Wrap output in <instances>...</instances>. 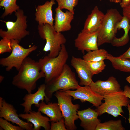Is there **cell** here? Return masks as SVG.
Here are the masks:
<instances>
[{"instance_id":"obj_1","label":"cell","mask_w":130,"mask_h":130,"mask_svg":"<svg viewBox=\"0 0 130 130\" xmlns=\"http://www.w3.org/2000/svg\"><path fill=\"white\" fill-rule=\"evenodd\" d=\"M18 71L13 77L12 83L19 88L26 90L28 93L36 88L38 80L45 77L38 62L28 57Z\"/></svg>"},{"instance_id":"obj_2","label":"cell","mask_w":130,"mask_h":130,"mask_svg":"<svg viewBox=\"0 0 130 130\" xmlns=\"http://www.w3.org/2000/svg\"><path fill=\"white\" fill-rule=\"evenodd\" d=\"M45 84L46 98L45 100L46 103L50 101L53 94L56 91L76 89L80 85L75 73L66 63L59 75Z\"/></svg>"},{"instance_id":"obj_3","label":"cell","mask_w":130,"mask_h":130,"mask_svg":"<svg viewBox=\"0 0 130 130\" xmlns=\"http://www.w3.org/2000/svg\"><path fill=\"white\" fill-rule=\"evenodd\" d=\"M69 56L65 45L62 44L58 56L51 57L48 55L39 60L38 62L41 70L45 75V84L48 83L61 73L65 65L66 64Z\"/></svg>"},{"instance_id":"obj_4","label":"cell","mask_w":130,"mask_h":130,"mask_svg":"<svg viewBox=\"0 0 130 130\" xmlns=\"http://www.w3.org/2000/svg\"><path fill=\"white\" fill-rule=\"evenodd\" d=\"M37 29L40 37L46 41L43 51H49L48 55L50 57L58 56L61 50L62 45L66 42V39L64 36L61 32L56 31L54 26L49 24L39 25Z\"/></svg>"},{"instance_id":"obj_5","label":"cell","mask_w":130,"mask_h":130,"mask_svg":"<svg viewBox=\"0 0 130 130\" xmlns=\"http://www.w3.org/2000/svg\"><path fill=\"white\" fill-rule=\"evenodd\" d=\"M123 16L116 9L108 10L98 31L97 44L99 47L105 43H111L116 37L117 26Z\"/></svg>"},{"instance_id":"obj_6","label":"cell","mask_w":130,"mask_h":130,"mask_svg":"<svg viewBox=\"0 0 130 130\" xmlns=\"http://www.w3.org/2000/svg\"><path fill=\"white\" fill-rule=\"evenodd\" d=\"M54 95L57 100L67 130H76L75 122L79 119L77 111L80 105L78 104H73L72 97L61 90L56 92Z\"/></svg>"},{"instance_id":"obj_7","label":"cell","mask_w":130,"mask_h":130,"mask_svg":"<svg viewBox=\"0 0 130 130\" xmlns=\"http://www.w3.org/2000/svg\"><path fill=\"white\" fill-rule=\"evenodd\" d=\"M103 97L105 102L95 110L98 116L107 113L115 117L123 116L121 114L124 113L122 107L127 106L130 104V100L123 91L108 93Z\"/></svg>"},{"instance_id":"obj_8","label":"cell","mask_w":130,"mask_h":130,"mask_svg":"<svg viewBox=\"0 0 130 130\" xmlns=\"http://www.w3.org/2000/svg\"><path fill=\"white\" fill-rule=\"evenodd\" d=\"M15 13L17 17L15 22H5L7 30L0 29V36L2 38L16 40L20 42L23 38L30 34L26 30L27 27V17L24 14L23 10L20 8Z\"/></svg>"},{"instance_id":"obj_9","label":"cell","mask_w":130,"mask_h":130,"mask_svg":"<svg viewBox=\"0 0 130 130\" xmlns=\"http://www.w3.org/2000/svg\"><path fill=\"white\" fill-rule=\"evenodd\" d=\"M20 42L17 40H11L12 50L11 54L8 57L0 60V65L6 67L7 71H10L13 67L18 71L25 59L37 48V46L35 45L28 48H25L19 45Z\"/></svg>"},{"instance_id":"obj_10","label":"cell","mask_w":130,"mask_h":130,"mask_svg":"<svg viewBox=\"0 0 130 130\" xmlns=\"http://www.w3.org/2000/svg\"><path fill=\"white\" fill-rule=\"evenodd\" d=\"M62 90L72 96L74 100L79 99L82 102L88 101L96 108L100 106L102 103V101L104 100L103 96L95 92L89 86L83 87L79 85L75 91Z\"/></svg>"},{"instance_id":"obj_11","label":"cell","mask_w":130,"mask_h":130,"mask_svg":"<svg viewBox=\"0 0 130 130\" xmlns=\"http://www.w3.org/2000/svg\"><path fill=\"white\" fill-rule=\"evenodd\" d=\"M17 112V110L12 105L4 99L2 106L0 108V117L11 122L13 124H16L23 130H33V124L21 119Z\"/></svg>"},{"instance_id":"obj_12","label":"cell","mask_w":130,"mask_h":130,"mask_svg":"<svg viewBox=\"0 0 130 130\" xmlns=\"http://www.w3.org/2000/svg\"><path fill=\"white\" fill-rule=\"evenodd\" d=\"M98 32L92 33L81 32L74 40L75 47L83 54L85 51L88 52L98 49Z\"/></svg>"},{"instance_id":"obj_13","label":"cell","mask_w":130,"mask_h":130,"mask_svg":"<svg viewBox=\"0 0 130 130\" xmlns=\"http://www.w3.org/2000/svg\"><path fill=\"white\" fill-rule=\"evenodd\" d=\"M95 92L102 96L116 92H123L120 84L116 78L111 76L105 81L100 80L93 81L89 85Z\"/></svg>"},{"instance_id":"obj_14","label":"cell","mask_w":130,"mask_h":130,"mask_svg":"<svg viewBox=\"0 0 130 130\" xmlns=\"http://www.w3.org/2000/svg\"><path fill=\"white\" fill-rule=\"evenodd\" d=\"M71 65L75 69L80 79L79 84L89 86L93 81V75L83 59L73 56L71 60Z\"/></svg>"},{"instance_id":"obj_15","label":"cell","mask_w":130,"mask_h":130,"mask_svg":"<svg viewBox=\"0 0 130 130\" xmlns=\"http://www.w3.org/2000/svg\"><path fill=\"white\" fill-rule=\"evenodd\" d=\"M55 0L47 1L44 4L38 5L36 7L35 19L39 25L48 24L54 26V19L53 17L52 8V6L56 4Z\"/></svg>"},{"instance_id":"obj_16","label":"cell","mask_w":130,"mask_h":130,"mask_svg":"<svg viewBox=\"0 0 130 130\" xmlns=\"http://www.w3.org/2000/svg\"><path fill=\"white\" fill-rule=\"evenodd\" d=\"M45 87L46 84H42L34 93H28L25 95L23 98L24 102L20 104L24 108V113H28L32 111L31 107L33 104L38 108L39 107L40 102L44 101L46 98Z\"/></svg>"},{"instance_id":"obj_17","label":"cell","mask_w":130,"mask_h":130,"mask_svg":"<svg viewBox=\"0 0 130 130\" xmlns=\"http://www.w3.org/2000/svg\"><path fill=\"white\" fill-rule=\"evenodd\" d=\"M19 116L22 119L32 123L33 126V130H40L42 127L45 130H50V118L42 115L39 111H32L28 113H20L19 114Z\"/></svg>"},{"instance_id":"obj_18","label":"cell","mask_w":130,"mask_h":130,"mask_svg":"<svg viewBox=\"0 0 130 130\" xmlns=\"http://www.w3.org/2000/svg\"><path fill=\"white\" fill-rule=\"evenodd\" d=\"M77 114L81 121L80 126L85 130H95L98 125L101 122L98 118V114L95 110L90 108L78 110Z\"/></svg>"},{"instance_id":"obj_19","label":"cell","mask_w":130,"mask_h":130,"mask_svg":"<svg viewBox=\"0 0 130 130\" xmlns=\"http://www.w3.org/2000/svg\"><path fill=\"white\" fill-rule=\"evenodd\" d=\"M55 11L54 27L55 31L61 32L70 30L71 28V23L74 19V14L68 10L64 12L58 7L55 9Z\"/></svg>"},{"instance_id":"obj_20","label":"cell","mask_w":130,"mask_h":130,"mask_svg":"<svg viewBox=\"0 0 130 130\" xmlns=\"http://www.w3.org/2000/svg\"><path fill=\"white\" fill-rule=\"evenodd\" d=\"M105 14L96 6L88 16L81 32L92 33L98 32L103 22Z\"/></svg>"},{"instance_id":"obj_21","label":"cell","mask_w":130,"mask_h":130,"mask_svg":"<svg viewBox=\"0 0 130 130\" xmlns=\"http://www.w3.org/2000/svg\"><path fill=\"white\" fill-rule=\"evenodd\" d=\"M39 104L38 110L49 117L51 122H57L63 117L58 103L49 102L46 104L43 101Z\"/></svg>"},{"instance_id":"obj_22","label":"cell","mask_w":130,"mask_h":130,"mask_svg":"<svg viewBox=\"0 0 130 130\" xmlns=\"http://www.w3.org/2000/svg\"><path fill=\"white\" fill-rule=\"evenodd\" d=\"M123 16L122 19L117 25V30L123 29L124 34L120 38H117L115 37L114 38L111 43L114 46L119 47L124 46L128 43L129 40L128 32L130 29V26L126 18Z\"/></svg>"},{"instance_id":"obj_23","label":"cell","mask_w":130,"mask_h":130,"mask_svg":"<svg viewBox=\"0 0 130 130\" xmlns=\"http://www.w3.org/2000/svg\"><path fill=\"white\" fill-rule=\"evenodd\" d=\"M106 59L111 63L115 69L125 72L130 73V59L120 57H115L108 53Z\"/></svg>"},{"instance_id":"obj_24","label":"cell","mask_w":130,"mask_h":130,"mask_svg":"<svg viewBox=\"0 0 130 130\" xmlns=\"http://www.w3.org/2000/svg\"><path fill=\"white\" fill-rule=\"evenodd\" d=\"M108 53L104 49H98L88 52L83 56V59L87 61H104L106 59Z\"/></svg>"},{"instance_id":"obj_25","label":"cell","mask_w":130,"mask_h":130,"mask_svg":"<svg viewBox=\"0 0 130 130\" xmlns=\"http://www.w3.org/2000/svg\"><path fill=\"white\" fill-rule=\"evenodd\" d=\"M121 120H110L103 123H100L95 130H124Z\"/></svg>"},{"instance_id":"obj_26","label":"cell","mask_w":130,"mask_h":130,"mask_svg":"<svg viewBox=\"0 0 130 130\" xmlns=\"http://www.w3.org/2000/svg\"><path fill=\"white\" fill-rule=\"evenodd\" d=\"M17 0H3L0 2V6L3 7L4 11L1 17L4 18L13 12H15L20 9L19 6L16 4Z\"/></svg>"},{"instance_id":"obj_27","label":"cell","mask_w":130,"mask_h":130,"mask_svg":"<svg viewBox=\"0 0 130 130\" xmlns=\"http://www.w3.org/2000/svg\"><path fill=\"white\" fill-rule=\"evenodd\" d=\"M85 61L93 75L101 72L106 66V65L104 61L98 62Z\"/></svg>"},{"instance_id":"obj_28","label":"cell","mask_w":130,"mask_h":130,"mask_svg":"<svg viewBox=\"0 0 130 130\" xmlns=\"http://www.w3.org/2000/svg\"><path fill=\"white\" fill-rule=\"evenodd\" d=\"M58 6L62 10L65 9L74 14V8L78 2V0H55Z\"/></svg>"},{"instance_id":"obj_29","label":"cell","mask_w":130,"mask_h":130,"mask_svg":"<svg viewBox=\"0 0 130 130\" xmlns=\"http://www.w3.org/2000/svg\"><path fill=\"white\" fill-rule=\"evenodd\" d=\"M12 48L11 40L6 38H3L0 41V54L8 52H11Z\"/></svg>"},{"instance_id":"obj_30","label":"cell","mask_w":130,"mask_h":130,"mask_svg":"<svg viewBox=\"0 0 130 130\" xmlns=\"http://www.w3.org/2000/svg\"><path fill=\"white\" fill-rule=\"evenodd\" d=\"M0 126L5 130H23L19 126H15L10 123L9 121L0 117Z\"/></svg>"},{"instance_id":"obj_31","label":"cell","mask_w":130,"mask_h":130,"mask_svg":"<svg viewBox=\"0 0 130 130\" xmlns=\"http://www.w3.org/2000/svg\"><path fill=\"white\" fill-rule=\"evenodd\" d=\"M50 130H67L65 124V120L63 117L57 122H51Z\"/></svg>"},{"instance_id":"obj_32","label":"cell","mask_w":130,"mask_h":130,"mask_svg":"<svg viewBox=\"0 0 130 130\" xmlns=\"http://www.w3.org/2000/svg\"><path fill=\"white\" fill-rule=\"evenodd\" d=\"M123 14L127 19L130 28V6L123 8Z\"/></svg>"},{"instance_id":"obj_33","label":"cell","mask_w":130,"mask_h":130,"mask_svg":"<svg viewBox=\"0 0 130 130\" xmlns=\"http://www.w3.org/2000/svg\"><path fill=\"white\" fill-rule=\"evenodd\" d=\"M120 6L122 8L130 6V0H121Z\"/></svg>"},{"instance_id":"obj_34","label":"cell","mask_w":130,"mask_h":130,"mask_svg":"<svg viewBox=\"0 0 130 130\" xmlns=\"http://www.w3.org/2000/svg\"><path fill=\"white\" fill-rule=\"evenodd\" d=\"M123 92L124 94L130 99V87L128 85H126L124 88Z\"/></svg>"},{"instance_id":"obj_35","label":"cell","mask_w":130,"mask_h":130,"mask_svg":"<svg viewBox=\"0 0 130 130\" xmlns=\"http://www.w3.org/2000/svg\"><path fill=\"white\" fill-rule=\"evenodd\" d=\"M119 57L130 59V46L128 50L124 53Z\"/></svg>"},{"instance_id":"obj_36","label":"cell","mask_w":130,"mask_h":130,"mask_svg":"<svg viewBox=\"0 0 130 130\" xmlns=\"http://www.w3.org/2000/svg\"><path fill=\"white\" fill-rule=\"evenodd\" d=\"M129 112V118L128 119L129 122L130 124V105L129 104L127 106Z\"/></svg>"},{"instance_id":"obj_37","label":"cell","mask_w":130,"mask_h":130,"mask_svg":"<svg viewBox=\"0 0 130 130\" xmlns=\"http://www.w3.org/2000/svg\"><path fill=\"white\" fill-rule=\"evenodd\" d=\"M110 2L115 3H120L121 0H109Z\"/></svg>"},{"instance_id":"obj_38","label":"cell","mask_w":130,"mask_h":130,"mask_svg":"<svg viewBox=\"0 0 130 130\" xmlns=\"http://www.w3.org/2000/svg\"><path fill=\"white\" fill-rule=\"evenodd\" d=\"M3 100V98L1 97H0V108L2 106Z\"/></svg>"},{"instance_id":"obj_39","label":"cell","mask_w":130,"mask_h":130,"mask_svg":"<svg viewBox=\"0 0 130 130\" xmlns=\"http://www.w3.org/2000/svg\"><path fill=\"white\" fill-rule=\"evenodd\" d=\"M4 78V77L1 75H0V83H1L3 81Z\"/></svg>"},{"instance_id":"obj_40","label":"cell","mask_w":130,"mask_h":130,"mask_svg":"<svg viewBox=\"0 0 130 130\" xmlns=\"http://www.w3.org/2000/svg\"><path fill=\"white\" fill-rule=\"evenodd\" d=\"M126 80L130 84V76L126 78Z\"/></svg>"},{"instance_id":"obj_41","label":"cell","mask_w":130,"mask_h":130,"mask_svg":"<svg viewBox=\"0 0 130 130\" xmlns=\"http://www.w3.org/2000/svg\"><path fill=\"white\" fill-rule=\"evenodd\" d=\"M3 0H0V2L1 1H2Z\"/></svg>"}]
</instances>
